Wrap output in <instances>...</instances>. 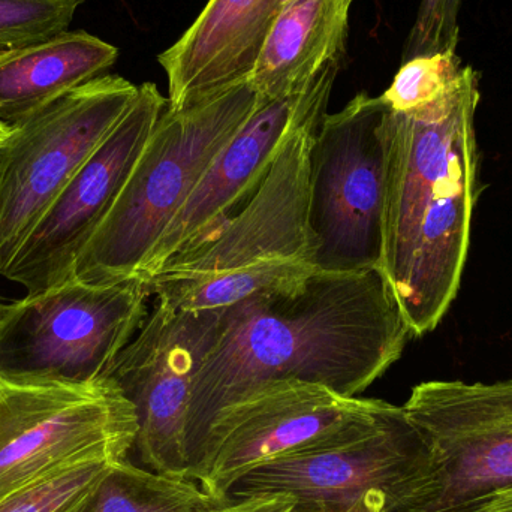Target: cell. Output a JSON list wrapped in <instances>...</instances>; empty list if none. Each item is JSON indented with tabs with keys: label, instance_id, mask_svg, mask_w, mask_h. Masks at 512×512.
Here are the masks:
<instances>
[{
	"label": "cell",
	"instance_id": "6da1fadb",
	"mask_svg": "<svg viewBox=\"0 0 512 512\" xmlns=\"http://www.w3.org/2000/svg\"><path fill=\"white\" fill-rule=\"evenodd\" d=\"M409 337L381 270H319L300 285L225 307L192 388L186 421L191 468L210 421L249 388L300 379L357 397L402 357Z\"/></svg>",
	"mask_w": 512,
	"mask_h": 512
},
{
	"label": "cell",
	"instance_id": "7a4b0ae2",
	"mask_svg": "<svg viewBox=\"0 0 512 512\" xmlns=\"http://www.w3.org/2000/svg\"><path fill=\"white\" fill-rule=\"evenodd\" d=\"M480 75L463 66L438 101L385 111L381 271L412 337L441 324L459 294L478 197Z\"/></svg>",
	"mask_w": 512,
	"mask_h": 512
},
{
	"label": "cell",
	"instance_id": "3957f363",
	"mask_svg": "<svg viewBox=\"0 0 512 512\" xmlns=\"http://www.w3.org/2000/svg\"><path fill=\"white\" fill-rule=\"evenodd\" d=\"M340 63H328L310 81L270 167L242 209L146 280L155 303L225 309L261 292L300 285L319 271V243L310 224L312 147Z\"/></svg>",
	"mask_w": 512,
	"mask_h": 512
},
{
	"label": "cell",
	"instance_id": "277c9868",
	"mask_svg": "<svg viewBox=\"0 0 512 512\" xmlns=\"http://www.w3.org/2000/svg\"><path fill=\"white\" fill-rule=\"evenodd\" d=\"M249 81L179 111L165 110L110 212L72 270V279L111 285L138 277L174 216L222 147L252 116Z\"/></svg>",
	"mask_w": 512,
	"mask_h": 512
},
{
	"label": "cell",
	"instance_id": "5b68a950",
	"mask_svg": "<svg viewBox=\"0 0 512 512\" xmlns=\"http://www.w3.org/2000/svg\"><path fill=\"white\" fill-rule=\"evenodd\" d=\"M429 477L423 436L403 406L388 403L352 435L256 466L228 499L288 496L291 512H417Z\"/></svg>",
	"mask_w": 512,
	"mask_h": 512
},
{
	"label": "cell",
	"instance_id": "8992f818",
	"mask_svg": "<svg viewBox=\"0 0 512 512\" xmlns=\"http://www.w3.org/2000/svg\"><path fill=\"white\" fill-rule=\"evenodd\" d=\"M149 297L141 277L111 285L69 279L0 304V376L71 384L111 378L147 318Z\"/></svg>",
	"mask_w": 512,
	"mask_h": 512
},
{
	"label": "cell",
	"instance_id": "52a82bcc",
	"mask_svg": "<svg viewBox=\"0 0 512 512\" xmlns=\"http://www.w3.org/2000/svg\"><path fill=\"white\" fill-rule=\"evenodd\" d=\"M138 418L114 379L20 382L0 376V504L57 472L123 460Z\"/></svg>",
	"mask_w": 512,
	"mask_h": 512
},
{
	"label": "cell",
	"instance_id": "ba28073f",
	"mask_svg": "<svg viewBox=\"0 0 512 512\" xmlns=\"http://www.w3.org/2000/svg\"><path fill=\"white\" fill-rule=\"evenodd\" d=\"M137 92L126 78L102 75L9 126L0 141V274Z\"/></svg>",
	"mask_w": 512,
	"mask_h": 512
},
{
	"label": "cell",
	"instance_id": "9c48e42d",
	"mask_svg": "<svg viewBox=\"0 0 512 512\" xmlns=\"http://www.w3.org/2000/svg\"><path fill=\"white\" fill-rule=\"evenodd\" d=\"M403 409L430 453L417 512H487L512 502V378L423 382Z\"/></svg>",
	"mask_w": 512,
	"mask_h": 512
},
{
	"label": "cell",
	"instance_id": "30bf717a",
	"mask_svg": "<svg viewBox=\"0 0 512 512\" xmlns=\"http://www.w3.org/2000/svg\"><path fill=\"white\" fill-rule=\"evenodd\" d=\"M388 402L336 393L300 379H270L249 388L210 421L189 478L218 499L256 466L352 435Z\"/></svg>",
	"mask_w": 512,
	"mask_h": 512
},
{
	"label": "cell",
	"instance_id": "8fae6325",
	"mask_svg": "<svg viewBox=\"0 0 512 512\" xmlns=\"http://www.w3.org/2000/svg\"><path fill=\"white\" fill-rule=\"evenodd\" d=\"M381 96L358 93L325 114L312 147L310 224L316 265L330 273L381 270L385 153Z\"/></svg>",
	"mask_w": 512,
	"mask_h": 512
},
{
	"label": "cell",
	"instance_id": "7c38bea8",
	"mask_svg": "<svg viewBox=\"0 0 512 512\" xmlns=\"http://www.w3.org/2000/svg\"><path fill=\"white\" fill-rule=\"evenodd\" d=\"M222 309L182 310L155 303L120 352L111 379L138 418L134 447L156 474L189 478L186 421L195 376L218 334Z\"/></svg>",
	"mask_w": 512,
	"mask_h": 512
},
{
	"label": "cell",
	"instance_id": "4fadbf2b",
	"mask_svg": "<svg viewBox=\"0 0 512 512\" xmlns=\"http://www.w3.org/2000/svg\"><path fill=\"white\" fill-rule=\"evenodd\" d=\"M168 101L155 83L137 96L113 131L62 189L2 276L39 294L72 279L75 261L104 221L143 153Z\"/></svg>",
	"mask_w": 512,
	"mask_h": 512
},
{
	"label": "cell",
	"instance_id": "5bb4252c",
	"mask_svg": "<svg viewBox=\"0 0 512 512\" xmlns=\"http://www.w3.org/2000/svg\"><path fill=\"white\" fill-rule=\"evenodd\" d=\"M306 89L274 101L258 99L252 116L215 156L147 256L138 277H152L168 259L218 230L248 200L270 167Z\"/></svg>",
	"mask_w": 512,
	"mask_h": 512
},
{
	"label": "cell",
	"instance_id": "9a60e30c",
	"mask_svg": "<svg viewBox=\"0 0 512 512\" xmlns=\"http://www.w3.org/2000/svg\"><path fill=\"white\" fill-rule=\"evenodd\" d=\"M280 11L277 0H209L158 56L167 75L168 110H183L248 81Z\"/></svg>",
	"mask_w": 512,
	"mask_h": 512
},
{
	"label": "cell",
	"instance_id": "2e32d148",
	"mask_svg": "<svg viewBox=\"0 0 512 512\" xmlns=\"http://www.w3.org/2000/svg\"><path fill=\"white\" fill-rule=\"evenodd\" d=\"M354 0H295L277 15L249 83L259 101L297 95L343 59Z\"/></svg>",
	"mask_w": 512,
	"mask_h": 512
},
{
	"label": "cell",
	"instance_id": "e0dca14e",
	"mask_svg": "<svg viewBox=\"0 0 512 512\" xmlns=\"http://www.w3.org/2000/svg\"><path fill=\"white\" fill-rule=\"evenodd\" d=\"M119 59L113 44L84 30L0 51V122L6 126L102 77Z\"/></svg>",
	"mask_w": 512,
	"mask_h": 512
},
{
	"label": "cell",
	"instance_id": "ac0fdd59",
	"mask_svg": "<svg viewBox=\"0 0 512 512\" xmlns=\"http://www.w3.org/2000/svg\"><path fill=\"white\" fill-rule=\"evenodd\" d=\"M191 478H171L128 460L114 463L81 512H210L230 505Z\"/></svg>",
	"mask_w": 512,
	"mask_h": 512
},
{
	"label": "cell",
	"instance_id": "d6986e66",
	"mask_svg": "<svg viewBox=\"0 0 512 512\" xmlns=\"http://www.w3.org/2000/svg\"><path fill=\"white\" fill-rule=\"evenodd\" d=\"M116 462L92 460L57 472L6 499L0 512H81Z\"/></svg>",
	"mask_w": 512,
	"mask_h": 512
},
{
	"label": "cell",
	"instance_id": "ffe728a7",
	"mask_svg": "<svg viewBox=\"0 0 512 512\" xmlns=\"http://www.w3.org/2000/svg\"><path fill=\"white\" fill-rule=\"evenodd\" d=\"M462 69L457 50L414 57L402 63L381 99L394 113H415L442 98Z\"/></svg>",
	"mask_w": 512,
	"mask_h": 512
},
{
	"label": "cell",
	"instance_id": "44dd1931",
	"mask_svg": "<svg viewBox=\"0 0 512 512\" xmlns=\"http://www.w3.org/2000/svg\"><path fill=\"white\" fill-rule=\"evenodd\" d=\"M86 0H0V51L66 32Z\"/></svg>",
	"mask_w": 512,
	"mask_h": 512
},
{
	"label": "cell",
	"instance_id": "7402d4cb",
	"mask_svg": "<svg viewBox=\"0 0 512 512\" xmlns=\"http://www.w3.org/2000/svg\"><path fill=\"white\" fill-rule=\"evenodd\" d=\"M462 0H421L403 48V62L427 54L457 50Z\"/></svg>",
	"mask_w": 512,
	"mask_h": 512
},
{
	"label": "cell",
	"instance_id": "603a6c76",
	"mask_svg": "<svg viewBox=\"0 0 512 512\" xmlns=\"http://www.w3.org/2000/svg\"><path fill=\"white\" fill-rule=\"evenodd\" d=\"M261 505L252 512H291L294 505L288 496L264 495Z\"/></svg>",
	"mask_w": 512,
	"mask_h": 512
},
{
	"label": "cell",
	"instance_id": "cb8c5ba5",
	"mask_svg": "<svg viewBox=\"0 0 512 512\" xmlns=\"http://www.w3.org/2000/svg\"><path fill=\"white\" fill-rule=\"evenodd\" d=\"M262 496H254V498L242 499V501H233L225 512H252L261 505Z\"/></svg>",
	"mask_w": 512,
	"mask_h": 512
},
{
	"label": "cell",
	"instance_id": "d4e9b609",
	"mask_svg": "<svg viewBox=\"0 0 512 512\" xmlns=\"http://www.w3.org/2000/svg\"><path fill=\"white\" fill-rule=\"evenodd\" d=\"M487 512H512V502L510 504L499 505V507L492 508Z\"/></svg>",
	"mask_w": 512,
	"mask_h": 512
},
{
	"label": "cell",
	"instance_id": "484cf974",
	"mask_svg": "<svg viewBox=\"0 0 512 512\" xmlns=\"http://www.w3.org/2000/svg\"><path fill=\"white\" fill-rule=\"evenodd\" d=\"M9 126H6L5 123L0 122V141L3 140V138L8 137L9 134Z\"/></svg>",
	"mask_w": 512,
	"mask_h": 512
},
{
	"label": "cell",
	"instance_id": "4316f807",
	"mask_svg": "<svg viewBox=\"0 0 512 512\" xmlns=\"http://www.w3.org/2000/svg\"><path fill=\"white\" fill-rule=\"evenodd\" d=\"M295 0H277V5H279L280 9L286 8V6L291 5Z\"/></svg>",
	"mask_w": 512,
	"mask_h": 512
},
{
	"label": "cell",
	"instance_id": "83f0119b",
	"mask_svg": "<svg viewBox=\"0 0 512 512\" xmlns=\"http://www.w3.org/2000/svg\"><path fill=\"white\" fill-rule=\"evenodd\" d=\"M231 504H233V502H231ZM231 504H230V505H231ZM230 505H227V507H225V508H221V510L210 511V512H225V511H227V510H228V508H230Z\"/></svg>",
	"mask_w": 512,
	"mask_h": 512
}]
</instances>
